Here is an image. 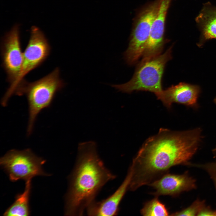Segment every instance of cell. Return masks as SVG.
<instances>
[{
	"mask_svg": "<svg viewBox=\"0 0 216 216\" xmlns=\"http://www.w3.org/2000/svg\"><path fill=\"white\" fill-rule=\"evenodd\" d=\"M202 138L200 128L183 131L160 128L157 134L146 140L133 159L129 189L135 191L148 185L173 166H187Z\"/></svg>",
	"mask_w": 216,
	"mask_h": 216,
	"instance_id": "obj_1",
	"label": "cell"
},
{
	"mask_svg": "<svg viewBox=\"0 0 216 216\" xmlns=\"http://www.w3.org/2000/svg\"><path fill=\"white\" fill-rule=\"evenodd\" d=\"M94 141L79 143L76 163L66 197L65 214L82 215L100 189L116 176L104 166Z\"/></svg>",
	"mask_w": 216,
	"mask_h": 216,
	"instance_id": "obj_2",
	"label": "cell"
},
{
	"mask_svg": "<svg viewBox=\"0 0 216 216\" xmlns=\"http://www.w3.org/2000/svg\"><path fill=\"white\" fill-rule=\"evenodd\" d=\"M65 84L60 77L58 68L35 81L28 82L24 80L19 84L14 94L26 95L28 104L27 135L32 134L38 115L43 110L50 106L56 93Z\"/></svg>",
	"mask_w": 216,
	"mask_h": 216,
	"instance_id": "obj_3",
	"label": "cell"
},
{
	"mask_svg": "<svg viewBox=\"0 0 216 216\" xmlns=\"http://www.w3.org/2000/svg\"><path fill=\"white\" fill-rule=\"evenodd\" d=\"M173 45L163 53L155 57L142 58L138 64L132 78L120 84H112L118 91L130 93L134 91L154 93L157 97L162 92V80L167 63L172 58Z\"/></svg>",
	"mask_w": 216,
	"mask_h": 216,
	"instance_id": "obj_4",
	"label": "cell"
},
{
	"mask_svg": "<svg viewBox=\"0 0 216 216\" xmlns=\"http://www.w3.org/2000/svg\"><path fill=\"white\" fill-rule=\"evenodd\" d=\"M160 2V0H155L147 5L136 17L128 47L123 54L128 64H135L142 56Z\"/></svg>",
	"mask_w": 216,
	"mask_h": 216,
	"instance_id": "obj_5",
	"label": "cell"
},
{
	"mask_svg": "<svg viewBox=\"0 0 216 216\" xmlns=\"http://www.w3.org/2000/svg\"><path fill=\"white\" fill-rule=\"evenodd\" d=\"M45 162L29 149L11 150L0 159L1 166L13 182L20 179L26 181L38 176L48 175L42 168Z\"/></svg>",
	"mask_w": 216,
	"mask_h": 216,
	"instance_id": "obj_6",
	"label": "cell"
},
{
	"mask_svg": "<svg viewBox=\"0 0 216 216\" xmlns=\"http://www.w3.org/2000/svg\"><path fill=\"white\" fill-rule=\"evenodd\" d=\"M30 31V38L23 53L20 75L16 82L9 88L12 92L15 90L25 76L45 61L50 53V46L43 32L35 26L31 27Z\"/></svg>",
	"mask_w": 216,
	"mask_h": 216,
	"instance_id": "obj_7",
	"label": "cell"
},
{
	"mask_svg": "<svg viewBox=\"0 0 216 216\" xmlns=\"http://www.w3.org/2000/svg\"><path fill=\"white\" fill-rule=\"evenodd\" d=\"M20 34L19 25L16 24L5 34L2 40V65L11 85L18 78L23 62Z\"/></svg>",
	"mask_w": 216,
	"mask_h": 216,
	"instance_id": "obj_8",
	"label": "cell"
},
{
	"mask_svg": "<svg viewBox=\"0 0 216 216\" xmlns=\"http://www.w3.org/2000/svg\"><path fill=\"white\" fill-rule=\"evenodd\" d=\"M172 0H160L159 9L151 28L142 57L149 58L161 54L168 40L164 37L166 18Z\"/></svg>",
	"mask_w": 216,
	"mask_h": 216,
	"instance_id": "obj_9",
	"label": "cell"
},
{
	"mask_svg": "<svg viewBox=\"0 0 216 216\" xmlns=\"http://www.w3.org/2000/svg\"><path fill=\"white\" fill-rule=\"evenodd\" d=\"M148 185L155 190L152 194L156 197L161 195L176 196L182 192L196 187V180L187 171L181 175L166 173Z\"/></svg>",
	"mask_w": 216,
	"mask_h": 216,
	"instance_id": "obj_10",
	"label": "cell"
},
{
	"mask_svg": "<svg viewBox=\"0 0 216 216\" xmlns=\"http://www.w3.org/2000/svg\"><path fill=\"white\" fill-rule=\"evenodd\" d=\"M200 92L199 86L181 82L163 90L157 98L168 108L176 103L196 109L199 107L198 99Z\"/></svg>",
	"mask_w": 216,
	"mask_h": 216,
	"instance_id": "obj_11",
	"label": "cell"
},
{
	"mask_svg": "<svg viewBox=\"0 0 216 216\" xmlns=\"http://www.w3.org/2000/svg\"><path fill=\"white\" fill-rule=\"evenodd\" d=\"M132 176V170L130 167L124 180L112 194L101 201H94L88 206L86 209L88 215L104 216L116 215L118 212L120 202L129 188Z\"/></svg>",
	"mask_w": 216,
	"mask_h": 216,
	"instance_id": "obj_12",
	"label": "cell"
},
{
	"mask_svg": "<svg viewBox=\"0 0 216 216\" xmlns=\"http://www.w3.org/2000/svg\"><path fill=\"white\" fill-rule=\"evenodd\" d=\"M195 21L201 32L198 46H201L206 41L216 39V6L209 2L205 3Z\"/></svg>",
	"mask_w": 216,
	"mask_h": 216,
	"instance_id": "obj_13",
	"label": "cell"
},
{
	"mask_svg": "<svg viewBox=\"0 0 216 216\" xmlns=\"http://www.w3.org/2000/svg\"><path fill=\"white\" fill-rule=\"evenodd\" d=\"M31 179L26 181L24 191L21 194H17L16 200L5 211L4 216H28L30 213L29 208V199L31 188Z\"/></svg>",
	"mask_w": 216,
	"mask_h": 216,
	"instance_id": "obj_14",
	"label": "cell"
},
{
	"mask_svg": "<svg viewBox=\"0 0 216 216\" xmlns=\"http://www.w3.org/2000/svg\"><path fill=\"white\" fill-rule=\"evenodd\" d=\"M158 197L146 202L140 210L142 215L168 216L169 212L164 204L158 199Z\"/></svg>",
	"mask_w": 216,
	"mask_h": 216,
	"instance_id": "obj_15",
	"label": "cell"
},
{
	"mask_svg": "<svg viewBox=\"0 0 216 216\" xmlns=\"http://www.w3.org/2000/svg\"><path fill=\"white\" fill-rule=\"evenodd\" d=\"M206 206L204 200L199 199L195 200L190 206L179 211L170 214L172 216L198 215L202 209Z\"/></svg>",
	"mask_w": 216,
	"mask_h": 216,
	"instance_id": "obj_16",
	"label": "cell"
},
{
	"mask_svg": "<svg viewBox=\"0 0 216 216\" xmlns=\"http://www.w3.org/2000/svg\"><path fill=\"white\" fill-rule=\"evenodd\" d=\"M216 212L209 206H205L201 210L197 216H216Z\"/></svg>",
	"mask_w": 216,
	"mask_h": 216,
	"instance_id": "obj_17",
	"label": "cell"
},
{
	"mask_svg": "<svg viewBox=\"0 0 216 216\" xmlns=\"http://www.w3.org/2000/svg\"><path fill=\"white\" fill-rule=\"evenodd\" d=\"M200 167L206 170H211L216 172V161L204 164H201Z\"/></svg>",
	"mask_w": 216,
	"mask_h": 216,
	"instance_id": "obj_18",
	"label": "cell"
},
{
	"mask_svg": "<svg viewBox=\"0 0 216 216\" xmlns=\"http://www.w3.org/2000/svg\"><path fill=\"white\" fill-rule=\"evenodd\" d=\"M206 171L208 172L211 178L213 180L216 190V172L211 170H208Z\"/></svg>",
	"mask_w": 216,
	"mask_h": 216,
	"instance_id": "obj_19",
	"label": "cell"
},
{
	"mask_svg": "<svg viewBox=\"0 0 216 216\" xmlns=\"http://www.w3.org/2000/svg\"><path fill=\"white\" fill-rule=\"evenodd\" d=\"M212 152L214 157L216 158V146L213 149Z\"/></svg>",
	"mask_w": 216,
	"mask_h": 216,
	"instance_id": "obj_20",
	"label": "cell"
},
{
	"mask_svg": "<svg viewBox=\"0 0 216 216\" xmlns=\"http://www.w3.org/2000/svg\"><path fill=\"white\" fill-rule=\"evenodd\" d=\"M214 102L215 105H216V98H215L214 100Z\"/></svg>",
	"mask_w": 216,
	"mask_h": 216,
	"instance_id": "obj_21",
	"label": "cell"
}]
</instances>
